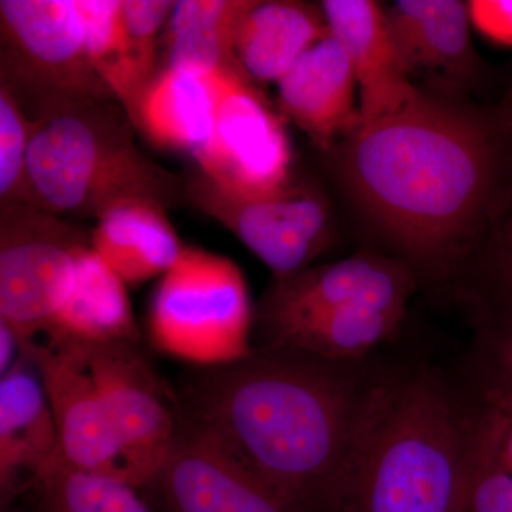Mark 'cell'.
Segmentation results:
<instances>
[{
    "label": "cell",
    "mask_w": 512,
    "mask_h": 512,
    "mask_svg": "<svg viewBox=\"0 0 512 512\" xmlns=\"http://www.w3.org/2000/svg\"><path fill=\"white\" fill-rule=\"evenodd\" d=\"M177 394L180 417L258 477L293 512H353L370 446L402 367L252 346L200 367Z\"/></svg>",
    "instance_id": "cell-1"
},
{
    "label": "cell",
    "mask_w": 512,
    "mask_h": 512,
    "mask_svg": "<svg viewBox=\"0 0 512 512\" xmlns=\"http://www.w3.org/2000/svg\"><path fill=\"white\" fill-rule=\"evenodd\" d=\"M343 190L376 251L421 286L463 284L483 248L512 163V123L420 90L333 148Z\"/></svg>",
    "instance_id": "cell-2"
},
{
    "label": "cell",
    "mask_w": 512,
    "mask_h": 512,
    "mask_svg": "<svg viewBox=\"0 0 512 512\" xmlns=\"http://www.w3.org/2000/svg\"><path fill=\"white\" fill-rule=\"evenodd\" d=\"M28 114V207L96 218L127 202L167 210L187 194L178 175L141 153L133 121L113 101L57 100Z\"/></svg>",
    "instance_id": "cell-3"
},
{
    "label": "cell",
    "mask_w": 512,
    "mask_h": 512,
    "mask_svg": "<svg viewBox=\"0 0 512 512\" xmlns=\"http://www.w3.org/2000/svg\"><path fill=\"white\" fill-rule=\"evenodd\" d=\"M470 392L437 367H402L370 446L353 512H457Z\"/></svg>",
    "instance_id": "cell-4"
},
{
    "label": "cell",
    "mask_w": 512,
    "mask_h": 512,
    "mask_svg": "<svg viewBox=\"0 0 512 512\" xmlns=\"http://www.w3.org/2000/svg\"><path fill=\"white\" fill-rule=\"evenodd\" d=\"M254 320L239 266L227 256L185 247L154 291L148 333L164 355L217 367L251 353Z\"/></svg>",
    "instance_id": "cell-5"
},
{
    "label": "cell",
    "mask_w": 512,
    "mask_h": 512,
    "mask_svg": "<svg viewBox=\"0 0 512 512\" xmlns=\"http://www.w3.org/2000/svg\"><path fill=\"white\" fill-rule=\"evenodd\" d=\"M0 210V320L15 330L26 355L69 298L92 235L26 205Z\"/></svg>",
    "instance_id": "cell-6"
},
{
    "label": "cell",
    "mask_w": 512,
    "mask_h": 512,
    "mask_svg": "<svg viewBox=\"0 0 512 512\" xmlns=\"http://www.w3.org/2000/svg\"><path fill=\"white\" fill-rule=\"evenodd\" d=\"M2 84L26 113L57 100L114 101L87 55L74 0H2Z\"/></svg>",
    "instance_id": "cell-7"
},
{
    "label": "cell",
    "mask_w": 512,
    "mask_h": 512,
    "mask_svg": "<svg viewBox=\"0 0 512 512\" xmlns=\"http://www.w3.org/2000/svg\"><path fill=\"white\" fill-rule=\"evenodd\" d=\"M187 197L220 222L271 269L285 278L312 266L332 244V214L319 191L293 181L272 194L241 197L197 174Z\"/></svg>",
    "instance_id": "cell-8"
},
{
    "label": "cell",
    "mask_w": 512,
    "mask_h": 512,
    "mask_svg": "<svg viewBox=\"0 0 512 512\" xmlns=\"http://www.w3.org/2000/svg\"><path fill=\"white\" fill-rule=\"evenodd\" d=\"M217 114L210 143L195 156L200 173L241 197L272 194L292 181V146L279 114L251 80L215 72Z\"/></svg>",
    "instance_id": "cell-9"
},
{
    "label": "cell",
    "mask_w": 512,
    "mask_h": 512,
    "mask_svg": "<svg viewBox=\"0 0 512 512\" xmlns=\"http://www.w3.org/2000/svg\"><path fill=\"white\" fill-rule=\"evenodd\" d=\"M419 288L416 275L406 265L373 248L274 278L255 312L254 346L271 345L295 326L348 306L407 311Z\"/></svg>",
    "instance_id": "cell-10"
},
{
    "label": "cell",
    "mask_w": 512,
    "mask_h": 512,
    "mask_svg": "<svg viewBox=\"0 0 512 512\" xmlns=\"http://www.w3.org/2000/svg\"><path fill=\"white\" fill-rule=\"evenodd\" d=\"M137 343L87 346L90 370L109 412L134 485L163 463L180 423L177 393L158 377Z\"/></svg>",
    "instance_id": "cell-11"
},
{
    "label": "cell",
    "mask_w": 512,
    "mask_h": 512,
    "mask_svg": "<svg viewBox=\"0 0 512 512\" xmlns=\"http://www.w3.org/2000/svg\"><path fill=\"white\" fill-rule=\"evenodd\" d=\"M137 490L153 512H293L220 444L181 417L163 463Z\"/></svg>",
    "instance_id": "cell-12"
},
{
    "label": "cell",
    "mask_w": 512,
    "mask_h": 512,
    "mask_svg": "<svg viewBox=\"0 0 512 512\" xmlns=\"http://www.w3.org/2000/svg\"><path fill=\"white\" fill-rule=\"evenodd\" d=\"M25 357L35 363L49 397L59 434L60 460L73 470L117 478L136 487L90 370L87 346L57 343Z\"/></svg>",
    "instance_id": "cell-13"
},
{
    "label": "cell",
    "mask_w": 512,
    "mask_h": 512,
    "mask_svg": "<svg viewBox=\"0 0 512 512\" xmlns=\"http://www.w3.org/2000/svg\"><path fill=\"white\" fill-rule=\"evenodd\" d=\"M387 26L403 64L413 77L439 84L446 93L463 89L476 76L467 2L397 0L384 6Z\"/></svg>",
    "instance_id": "cell-14"
},
{
    "label": "cell",
    "mask_w": 512,
    "mask_h": 512,
    "mask_svg": "<svg viewBox=\"0 0 512 512\" xmlns=\"http://www.w3.org/2000/svg\"><path fill=\"white\" fill-rule=\"evenodd\" d=\"M282 113L320 150L332 151L362 127L355 72L332 33L315 43L279 80Z\"/></svg>",
    "instance_id": "cell-15"
},
{
    "label": "cell",
    "mask_w": 512,
    "mask_h": 512,
    "mask_svg": "<svg viewBox=\"0 0 512 512\" xmlns=\"http://www.w3.org/2000/svg\"><path fill=\"white\" fill-rule=\"evenodd\" d=\"M32 360L22 356L0 379V505L32 493L59 460L52 406Z\"/></svg>",
    "instance_id": "cell-16"
},
{
    "label": "cell",
    "mask_w": 512,
    "mask_h": 512,
    "mask_svg": "<svg viewBox=\"0 0 512 512\" xmlns=\"http://www.w3.org/2000/svg\"><path fill=\"white\" fill-rule=\"evenodd\" d=\"M320 9L329 32L345 47L352 63L362 127L396 113L419 96V87L397 55L384 6L373 0H325Z\"/></svg>",
    "instance_id": "cell-17"
},
{
    "label": "cell",
    "mask_w": 512,
    "mask_h": 512,
    "mask_svg": "<svg viewBox=\"0 0 512 512\" xmlns=\"http://www.w3.org/2000/svg\"><path fill=\"white\" fill-rule=\"evenodd\" d=\"M128 286L87 248L80 258L76 282L69 298L57 313L49 332L35 350L57 343L103 346L111 343H137L140 332Z\"/></svg>",
    "instance_id": "cell-18"
},
{
    "label": "cell",
    "mask_w": 512,
    "mask_h": 512,
    "mask_svg": "<svg viewBox=\"0 0 512 512\" xmlns=\"http://www.w3.org/2000/svg\"><path fill=\"white\" fill-rule=\"evenodd\" d=\"M328 33L320 6L252 0L238 30L239 67L252 83H278Z\"/></svg>",
    "instance_id": "cell-19"
},
{
    "label": "cell",
    "mask_w": 512,
    "mask_h": 512,
    "mask_svg": "<svg viewBox=\"0 0 512 512\" xmlns=\"http://www.w3.org/2000/svg\"><path fill=\"white\" fill-rule=\"evenodd\" d=\"M185 245L154 202L119 205L97 221L92 249L128 288H138L170 271Z\"/></svg>",
    "instance_id": "cell-20"
},
{
    "label": "cell",
    "mask_w": 512,
    "mask_h": 512,
    "mask_svg": "<svg viewBox=\"0 0 512 512\" xmlns=\"http://www.w3.org/2000/svg\"><path fill=\"white\" fill-rule=\"evenodd\" d=\"M215 114L214 74L167 67L138 100L133 124L156 146L195 157L210 143Z\"/></svg>",
    "instance_id": "cell-21"
},
{
    "label": "cell",
    "mask_w": 512,
    "mask_h": 512,
    "mask_svg": "<svg viewBox=\"0 0 512 512\" xmlns=\"http://www.w3.org/2000/svg\"><path fill=\"white\" fill-rule=\"evenodd\" d=\"M251 3L252 0L175 2L168 19L167 67L198 74L231 72L244 76L238 63L237 37Z\"/></svg>",
    "instance_id": "cell-22"
},
{
    "label": "cell",
    "mask_w": 512,
    "mask_h": 512,
    "mask_svg": "<svg viewBox=\"0 0 512 512\" xmlns=\"http://www.w3.org/2000/svg\"><path fill=\"white\" fill-rule=\"evenodd\" d=\"M406 313L382 306H348L301 323L268 346H285L328 359L357 362L375 356L377 350L396 338Z\"/></svg>",
    "instance_id": "cell-23"
},
{
    "label": "cell",
    "mask_w": 512,
    "mask_h": 512,
    "mask_svg": "<svg viewBox=\"0 0 512 512\" xmlns=\"http://www.w3.org/2000/svg\"><path fill=\"white\" fill-rule=\"evenodd\" d=\"M467 463L457 512H512V474L498 448L493 410L470 389Z\"/></svg>",
    "instance_id": "cell-24"
},
{
    "label": "cell",
    "mask_w": 512,
    "mask_h": 512,
    "mask_svg": "<svg viewBox=\"0 0 512 512\" xmlns=\"http://www.w3.org/2000/svg\"><path fill=\"white\" fill-rule=\"evenodd\" d=\"M74 5L90 62L133 121L138 92L128 63L123 0H74Z\"/></svg>",
    "instance_id": "cell-25"
},
{
    "label": "cell",
    "mask_w": 512,
    "mask_h": 512,
    "mask_svg": "<svg viewBox=\"0 0 512 512\" xmlns=\"http://www.w3.org/2000/svg\"><path fill=\"white\" fill-rule=\"evenodd\" d=\"M463 291L473 308L476 330L471 372L512 389V289L471 275Z\"/></svg>",
    "instance_id": "cell-26"
},
{
    "label": "cell",
    "mask_w": 512,
    "mask_h": 512,
    "mask_svg": "<svg viewBox=\"0 0 512 512\" xmlns=\"http://www.w3.org/2000/svg\"><path fill=\"white\" fill-rule=\"evenodd\" d=\"M32 493L45 512H153L136 487L57 460Z\"/></svg>",
    "instance_id": "cell-27"
},
{
    "label": "cell",
    "mask_w": 512,
    "mask_h": 512,
    "mask_svg": "<svg viewBox=\"0 0 512 512\" xmlns=\"http://www.w3.org/2000/svg\"><path fill=\"white\" fill-rule=\"evenodd\" d=\"M32 123L15 94L0 83V208L28 207V154Z\"/></svg>",
    "instance_id": "cell-28"
},
{
    "label": "cell",
    "mask_w": 512,
    "mask_h": 512,
    "mask_svg": "<svg viewBox=\"0 0 512 512\" xmlns=\"http://www.w3.org/2000/svg\"><path fill=\"white\" fill-rule=\"evenodd\" d=\"M174 6L175 2L168 0H123L128 63L138 100L157 77L158 35L170 19Z\"/></svg>",
    "instance_id": "cell-29"
},
{
    "label": "cell",
    "mask_w": 512,
    "mask_h": 512,
    "mask_svg": "<svg viewBox=\"0 0 512 512\" xmlns=\"http://www.w3.org/2000/svg\"><path fill=\"white\" fill-rule=\"evenodd\" d=\"M470 275L512 289V163L491 214L483 248Z\"/></svg>",
    "instance_id": "cell-30"
},
{
    "label": "cell",
    "mask_w": 512,
    "mask_h": 512,
    "mask_svg": "<svg viewBox=\"0 0 512 512\" xmlns=\"http://www.w3.org/2000/svg\"><path fill=\"white\" fill-rule=\"evenodd\" d=\"M471 25L498 45L512 47V0H470Z\"/></svg>",
    "instance_id": "cell-31"
},
{
    "label": "cell",
    "mask_w": 512,
    "mask_h": 512,
    "mask_svg": "<svg viewBox=\"0 0 512 512\" xmlns=\"http://www.w3.org/2000/svg\"><path fill=\"white\" fill-rule=\"evenodd\" d=\"M22 357V343L15 330L0 320V375H6Z\"/></svg>",
    "instance_id": "cell-32"
},
{
    "label": "cell",
    "mask_w": 512,
    "mask_h": 512,
    "mask_svg": "<svg viewBox=\"0 0 512 512\" xmlns=\"http://www.w3.org/2000/svg\"><path fill=\"white\" fill-rule=\"evenodd\" d=\"M2 512H45L35 493H29L2 508Z\"/></svg>",
    "instance_id": "cell-33"
},
{
    "label": "cell",
    "mask_w": 512,
    "mask_h": 512,
    "mask_svg": "<svg viewBox=\"0 0 512 512\" xmlns=\"http://www.w3.org/2000/svg\"><path fill=\"white\" fill-rule=\"evenodd\" d=\"M503 111L505 113V116H507L512 123V93L511 96L508 97L507 106H505V109H503Z\"/></svg>",
    "instance_id": "cell-34"
}]
</instances>
